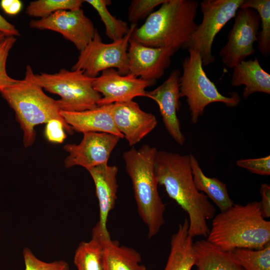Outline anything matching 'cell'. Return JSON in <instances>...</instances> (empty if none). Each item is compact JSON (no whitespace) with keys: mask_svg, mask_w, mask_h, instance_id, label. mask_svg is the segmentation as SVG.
Listing matches in <instances>:
<instances>
[{"mask_svg":"<svg viewBox=\"0 0 270 270\" xmlns=\"http://www.w3.org/2000/svg\"><path fill=\"white\" fill-rule=\"evenodd\" d=\"M154 170L158 184L187 213L190 235L206 237L210 232L206 220L214 217L216 210L196 187L189 154L157 150Z\"/></svg>","mask_w":270,"mask_h":270,"instance_id":"obj_1","label":"cell"},{"mask_svg":"<svg viewBox=\"0 0 270 270\" xmlns=\"http://www.w3.org/2000/svg\"><path fill=\"white\" fill-rule=\"evenodd\" d=\"M212 218L206 240L223 251L260 250L270 244V222L262 216L260 202L234 204Z\"/></svg>","mask_w":270,"mask_h":270,"instance_id":"obj_2","label":"cell"},{"mask_svg":"<svg viewBox=\"0 0 270 270\" xmlns=\"http://www.w3.org/2000/svg\"><path fill=\"white\" fill-rule=\"evenodd\" d=\"M199 2L194 0H166L152 12L130 38L146 46L168 48L175 52L184 48L198 24Z\"/></svg>","mask_w":270,"mask_h":270,"instance_id":"obj_3","label":"cell"},{"mask_svg":"<svg viewBox=\"0 0 270 270\" xmlns=\"http://www.w3.org/2000/svg\"><path fill=\"white\" fill-rule=\"evenodd\" d=\"M32 67H26L24 78L13 85L0 90L2 98L14 110L17 121L23 131L26 148L32 146L36 140V126L46 124L52 119L62 122L70 134L71 127L60 114L56 100L47 96L36 82Z\"/></svg>","mask_w":270,"mask_h":270,"instance_id":"obj_4","label":"cell"},{"mask_svg":"<svg viewBox=\"0 0 270 270\" xmlns=\"http://www.w3.org/2000/svg\"><path fill=\"white\" fill-rule=\"evenodd\" d=\"M156 148L144 144L132 146L122 156L132 184L138 214L147 226L148 236H156L164 224L166 206L159 194L154 170Z\"/></svg>","mask_w":270,"mask_h":270,"instance_id":"obj_5","label":"cell"},{"mask_svg":"<svg viewBox=\"0 0 270 270\" xmlns=\"http://www.w3.org/2000/svg\"><path fill=\"white\" fill-rule=\"evenodd\" d=\"M188 56L182 62V74L180 80V97H186L191 122L196 124L206 107L214 102H222L227 107L236 106L239 94L232 92L227 96L220 94L205 72L201 58L196 50L188 49Z\"/></svg>","mask_w":270,"mask_h":270,"instance_id":"obj_6","label":"cell"},{"mask_svg":"<svg viewBox=\"0 0 270 270\" xmlns=\"http://www.w3.org/2000/svg\"><path fill=\"white\" fill-rule=\"evenodd\" d=\"M34 78L43 89L60 96L56 102L60 111L82 112L94 108L102 97L93 87L95 78L88 76L80 70L61 69L53 74H34Z\"/></svg>","mask_w":270,"mask_h":270,"instance_id":"obj_7","label":"cell"},{"mask_svg":"<svg viewBox=\"0 0 270 270\" xmlns=\"http://www.w3.org/2000/svg\"><path fill=\"white\" fill-rule=\"evenodd\" d=\"M244 0H204L200 3L202 20L192 34L184 48L199 54L203 66L215 60L212 46L216 34L234 18Z\"/></svg>","mask_w":270,"mask_h":270,"instance_id":"obj_8","label":"cell"},{"mask_svg":"<svg viewBox=\"0 0 270 270\" xmlns=\"http://www.w3.org/2000/svg\"><path fill=\"white\" fill-rule=\"evenodd\" d=\"M137 24H132L128 32L121 40L106 44L96 29L93 38L80 52L72 70H80L88 76L96 78L100 72L114 68L122 74L128 73V50L132 34Z\"/></svg>","mask_w":270,"mask_h":270,"instance_id":"obj_9","label":"cell"},{"mask_svg":"<svg viewBox=\"0 0 270 270\" xmlns=\"http://www.w3.org/2000/svg\"><path fill=\"white\" fill-rule=\"evenodd\" d=\"M260 18L254 10L240 8L234 16V22L228 34V42L220 49L219 54L223 64L232 68L254 54V47L258 42Z\"/></svg>","mask_w":270,"mask_h":270,"instance_id":"obj_10","label":"cell"},{"mask_svg":"<svg viewBox=\"0 0 270 270\" xmlns=\"http://www.w3.org/2000/svg\"><path fill=\"white\" fill-rule=\"evenodd\" d=\"M30 26L33 28L60 33L65 39L72 42L80 52L92 40L96 30L92 21L81 8L59 10L46 18L32 20Z\"/></svg>","mask_w":270,"mask_h":270,"instance_id":"obj_11","label":"cell"},{"mask_svg":"<svg viewBox=\"0 0 270 270\" xmlns=\"http://www.w3.org/2000/svg\"><path fill=\"white\" fill-rule=\"evenodd\" d=\"M83 134L80 144H68L64 146L68 153L64 161L66 168L79 166L88 171L107 164L112 150L122 138L108 133L89 132Z\"/></svg>","mask_w":270,"mask_h":270,"instance_id":"obj_12","label":"cell"},{"mask_svg":"<svg viewBox=\"0 0 270 270\" xmlns=\"http://www.w3.org/2000/svg\"><path fill=\"white\" fill-rule=\"evenodd\" d=\"M154 84L128 73L122 75L114 68H108L94 78L93 87L102 95L98 103V106H101L130 102L137 96L146 97V88Z\"/></svg>","mask_w":270,"mask_h":270,"instance_id":"obj_13","label":"cell"},{"mask_svg":"<svg viewBox=\"0 0 270 270\" xmlns=\"http://www.w3.org/2000/svg\"><path fill=\"white\" fill-rule=\"evenodd\" d=\"M174 53L170 48L148 46L130 38L127 54L128 74L156 83L169 67Z\"/></svg>","mask_w":270,"mask_h":270,"instance_id":"obj_14","label":"cell"},{"mask_svg":"<svg viewBox=\"0 0 270 270\" xmlns=\"http://www.w3.org/2000/svg\"><path fill=\"white\" fill-rule=\"evenodd\" d=\"M181 74L174 70L168 78L160 86L151 91H146V96L158 104L166 129L179 145L182 146L185 137L182 134L180 122L177 116L180 110V80Z\"/></svg>","mask_w":270,"mask_h":270,"instance_id":"obj_15","label":"cell"},{"mask_svg":"<svg viewBox=\"0 0 270 270\" xmlns=\"http://www.w3.org/2000/svg\"><path fill=\"white\" fill-rule=\"evenodd\" d=\"M111 112L116 128L130 146L140 142L158 124L154 115L142 110L133 100L112 104Z\"/></svg>","mask_w":270,"mask_h":270,"instance_id":"obj_16","label":"cell"},{"mask_svg":"<svg viewBox=\"0 0 270 270\" xmlns=\"http://www.w3.org/2000/svg\"><path fill=\"white\" fill-rule=\"evenodd\" d=\"M88 172L94 182L98 201L99 220L97 224L106 236H110L107 223L109 213L114 208L117 198L118 168L107 164L92 168Z\"/></svg>","mask_w":270,"mask_h":270,"instance_id":"obj_17","label":"cell"},{"mask_svg":"<svg viewBox=\"0 0 270 270\" xmlns=\"http://www.w3.org/2000/svg\"><path fill=\"white\" fill-rule=\"evenodd\" d=\"M112 104L98 106L82 112L60 111V114L73 130L82 134L89 132H104L124 136L116 128L112 115Z\"/></svg>","mask_w":270,"mask_h":270,"instance_id":"obj_18","label":"cell"},{"mask_svg":"<svg viewBox=\"0 0 270 270\" xmlns=\"http://www.w3.org/2000/svg\"><path fill=\"white\" fill-rule=\"evenodd\" d=\"M232 68L231 85L244 86L242 93L244 99L256 92L270 94V74L262 68L256 58L242 61Z\"/></svg>","mask_w":270,"mask_h":270,"instance_id":"obj_19","label":"cell"},{"mask_svg":"<svg viewBox=\"0 0 270 270\" xmlns=\"http://www.w3.org/2000/svg\"><path fill=\"white\" fill-rule=\"evenodd\" d=\"M170 249L164 270H191L194 266L193 238L188 233V220L180 224L170 239Z\"/></svg>","mask_w":270,"mask_h":270,"instance_id":"obj_20","label":"cell"},{"mask_svg":"<svg viewBox=\"0 0 270 270\" xmlns=\"http://www.w3.org/2000/svg\"><path fill=\"white\" fill-rule=\"evenodd\" d=\"M102 243V270H148L141 264V256L134 249L120 246L117 240L105 235Z\"/></svg>","mask_w":270,"mask_h":270,"instance_id":"obj_21","label":"cell"},{"mask_svg":"<svg viewBox=\"0 0 270 270\" xmlns=\"http://www.w3.org/2000/svg\"><path fill=\"white\" fill-rule=\"evenodd\" d=\"M194 248L198 270H245L230 252L223 251L207 240L196 241Z\"/></svg>","mask_w":270,"mask_h":270,"instance_id":"obj_22","label":"cell"},{"mask_svg":"<svg viewBox=\"0 0 270 270\" xmlns=\"http://www.w3.org/2000/svg\"><path fill=\"white\" fill-rule=\"evenodd\" d=\"M189 157L196 189L210 199L220 212L230 208L234 203L230 197L226 184L216 178L206 176L196 157L192 154H190Z\"/></svg>","mask_w":270,"mask_h":270,"instance_id":"obj_23","label":"cell"},{"mask_svg":"<svg viewBox=\"0 0 270 270\" xmlns=\"http://www.w3.org/2000/svg\"><path fill=\"white\" fill-rule=\"evenodd\" d=\"M104 235L96 224L92 229L91 240L80 244L74 258L77 270H102Z\"/></svg>","mask_w":270,"mask_h":270,"instance_id":"obj_24","label":"cell"},{"mask_svg":"<svg viewBox=\"0 0 270 270\" xmlns=\"http://www.w3.org/2000/svg\"><path fill=\"white\" fill-rule=\"evenodd\" d=\"M92 6L98 12L106 28V34L112 42L122 38L130 31L128 23L113 16L108 11V6L112 3L110 0H84Z\"/></svg>","mask_w":270,"mask_h":270,"instance_id":"obj_25","label":"cell"},{"mask_svg":"<svg viewBox=\"0 0 270 270\" xmlns=\"http://www.w3.org/2000/svg\"><path fill=\"white\" fill-rule=\"evenodd\" d=\"M240 8H250L254 10L260 18L261 30L258 36V47L260 54L268 57L270 54V0H244Z\"/></svg>","mask_w":270,"mask_h":270,"instance_id":"obj_26","label":"cell"},{"mask_svg":"<svg viewBox=\"0 0 270 270\" xmlns=\"http://www.w3.org/2000/svg\"><path fill=\"white\" fill-rule=\"evenodd\" d=\"M230 252L245 270H270V244L260 250L236 248Z\"/></svg>","mask_w":270,"mask_h":270,"instance_id":"obj_27","label":"cell"},{"mask_svg":"<svg viewBox=\"0 0 270 270\" xmlns=\"http://www.w3.org/2000/svg\"><path fill=\"white\" fill-rule=\"evenodd\" d=\"M82 0H38L28 6L26 13L29 16L46 18L62 10H74L81 8Z\"/></svg>","mask_w":270,"mask_h":270,"instance_id":"obj_28","label":"cell"},{"mask_svg":"<svg viewBox=\"0 0 270 270\" xmlns=\"http://www.w3.org/2000/svg\"><path fill=\"white\" fill-rule=\"evenodd\" d=\"M24 270H70L68 264L64 260L46 262L38 258L28 248L22 251Z\"/></svg>","mask_w":270,"mask_h":270,"instance_id":"obj_29","label":"cell"},{"mask_svg":"<svg viewBox=\"0 0 270 270\" xmlns=\"http://www.w3.org/2000/svg\"><path fill=\"white\" fill-rule=\"evenodd\" d=\"M166 0H133L128 9V20L132 24L147 18L154 8Z\"/></svg>","mask_w":270,"mask_h":270,"instance_id":"obj_30","label":"cell"},{"mask_svg":"<svg viewBox=\"0 0 270 270\" xmlns=\"http://www.w3.org/2000/svg\"><path fill=\"white\" fill-rule=\"evenodd\" d=\"M16 40L14 36H6L0 42V90L14 84L17 80L10 77L6 72V64L10 50Z\"/></svg>","mask_w":270,"mask_h":270,"instance_id":"obj_31","label":"cell"},{"mask_svg":"<svg viewBox=\"0 0 270 270\" xmlns=\"http://www.w3.org/2000/svg\"><path fill=\"white\" fill-rule=\"evenodd\" d=\"M236 164L252 173L261 176L270 175V156L257 158L241 159Z\"/></svg>","mask_w":270,"mask_h":270,"instance_id":"obj_32","label":"cell"},{"mask_svg":"<svg viewBox=\"0 0 270 270\" xmlns=\"http://www.w3.org/2000/svg\"><path fill=\"white\" fill-rule=\"evenodd\" d=\"M65 131L66 128L62 122L57 119H52L46 124L44 134L50 142L61 144L66 138Z\"/></svg>","mask_w":270,"mask_h":270,"instance_id":"obj_33","label":"cell"},{"mask_svg":"<svg viewBox=\"0 0 270 270\" xmlns=\"http://www.w3.org/2000/svg\"><path fill=\"white\" fill-rule=\"evenodd\" d=\"M260 193L262 200L260 202L262 216L265 218L270 217V186L268 184L260 185Z\"/></svg>","mask_w":270,"mask_h":270,"instance_id":"obj_34","label":"cell"},{"mask_svg":"<svg viewBox=\"0 0 270 270\" xmlns=\"http://www.w3.org/2000/svg\"><path fill=\"white\" fill-rule=\"evenodd\" d=\"M0 6L6 14L16 15L21 10L22 4L20 0H2Z\"/></svg>","mask_w":270,"mask_h":270,"instance_id":"obj_35","label":"cell"},{"mask_svg":"<svg viewBox=\"0 0 270 270\" xmlns=\"http://www.w3.org/2000/svg\"><path fill=\"white\" fill-rule=\"evenodd\" d=\"M0 32L4 34L6 36H20V32L15 26L6 20L0 14Z\"/></svg>","mask_w":270,"mask_h":270,"instance_id":"obj_36","label":"cell"},{"mask_svg":"<svg viewBox=\"0 0 270 270\" xmlns=\"http://www.w3.org/2000/svg\"><path fill=\"white\" fill-rule=\"evenodd\" d=\"M6 36L2 32H0V42H2Z\"/></svg>","mask_w":270,"mask_h":270,"instance_id":"obj_37","label":"cell"}]
</instances>
